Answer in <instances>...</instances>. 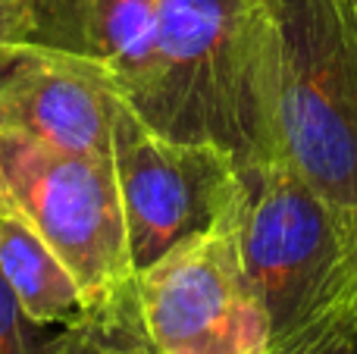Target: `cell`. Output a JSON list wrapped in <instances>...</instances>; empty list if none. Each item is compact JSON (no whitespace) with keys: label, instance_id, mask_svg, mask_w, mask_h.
Here are the masks:
<instances>
[{"label":"cell","instance_id":"cell-1","mask_svg":"<svg viewBox=\"0 0 357 354\" xmlns=\"http://www.w3.org/2000/svg\"><path fill=\"white\" fill-rule=\"evenodd\" d=\"M279 31L270 0H160L142 85L126 104L178 141L245 167L276 157Z\"/></svg>","mask_w":357,"mask_h":354},{"label":"cell","instance_id":"cell-15","mask_svg":"<svg viewBox=\"0 0 357 354\" xmlns=\"http://www.w3.org/2000/svg\"><path fill=\"white\" fill-rule=\"evenodd\" d=\"M354 307H357V295H354Z\"/></svg>","mask_w":357,"mask_h":354},{"label":"cell","instance_id":"cell-2","mask_svg":"<svg viewBox=\"0 0 357 354\" xmlns=\"http://www.w3.org/2000/svg\"><path fill=\"white\" fill-rule=\"evenodd\" d=\"M241 176L238 251L279 342L357 295V210L329 201L279 157L245 163Z\"/></svg>","mask_w":357,"mask_h":354},{"label":"cell","instance_id":"cell-13","mask_svg":"<svg viewBox=\"0 0 357 354\" xmlns=\"http://www.w3.org/2000/svg\"><path fill=\"white\" fill-rule=\"evenodd\" d=\"M31 38V0H0V50Z\"/></svg>","mask_w":357,"mask_h":354},{"label":"cell","instance_id":"cell-12","mask_svg":"<svg viewBox=\"0 0 357 354\" xmlns=\"http://www.w3.org/2000/svg\"><path fill=\"white\" fill-rule=\"evenodd\" d=\"M35 330L38 323L29 320V314L22 311V305L0 273V354H41L44 342Z\"/></svg>","mask_w":357,"mask_h":354},{"label":"cell","instance_id":"cell-4","mask_svg":"<svg viewBox=\"0 0 357 354\" xmlns=\"http://www.w3.org/2000/svg\"><path fill=\"white\" fill-rule=\"evenodd\" d=\"M0 210L22 217L75 276L85 311L135 282L110 157L69 154L0 129Z\"/></svg>","mask_w":357,"mask_h":354},{"label":"cell","instance_id":"cell-7","mask_svg":"<svg viewBox=\"0 0 357 354\" xmlns=\"http://www.w3.org/2000/svg\"><path fill=\"white\" fill-rule=\"evenodd\" d=\"M119 94L91 66L41 44L0 50V129L69 154H113Z\"/></svg>","mask_w":357,"mask_h":354},{"label":"cell","instance_id":"cell-11","mask_svg":"<svg viewBox=\"0 0 357 354\" xmlns=\"http://www.w3.org/2000/svg\"><path fill=\"white\" fill-rule=\"evenodd\" d=\"M270 354H357V307L354 298L304 330L273 342Z\"/></svg>","mask_w":357,"mask_h":354},{"label":"cell","instance_id":"cell-6","mask_svg":"<svg viewBox=\"0 0 357 354\" xmlns=\"http://www.w3.org/2000/svg\"><path fill=\"white\" fill-rule=\"evenodd\" d=\"M157 354H270L273 332L238 251V232L197 238L135 273Z\"/></svg>","mask_w":357,"mask_h":354},{"label":"cell","instance_id":"cell-10","mask_svg":"<svg viewBox=\"0 0 357 354\" xmlns=\"http://www.w3.org/2000/svg\"><path fill=\"white\" fill-rule=\"evenodd\" d=\"M41 354H157L138 314L135 282L100 307H91L54 339H44Z\"/></svg>","mask_w":357,"mask_h":354},{"label":"cell","instance_id":"cell-14","mask_svg":"<svg viewBox=\"0 0 357 354\" xmlns=\"http://www.w3.org/2000/svg\"><path fill=\"white\" fill-rule=\"evenodd\" d=\"M351 6H354V13H357V0H351Z\"/></svg>","mask_w":357,"mask_h":354},{"label":"cell","instance_id":"cell-5","mask_svg":"<svg viewBox=\"0 0 357 354\" xmlns=\"http://www.w3.org/2000/svg\"><path fill=\"white\" fill-rule=\"evenodd\" d=\"M110 160L135 273L182 245L238 229L245 176L241 163L216 144L163 135L119 100Z\"/></svg>","mask_w":357,"mask_h":354},{"label":"cell","instance_id":"cell-9","mask_svg":"<svg viewBox=\"0 0 357 354\" xmlns=\"http://www.w3.org/2000/svg\"><path fill=\"white\" fill-rule=\"evenodd\" d=\"M0 273L38 326H66L85 314V298L54 248L10 210H0Z\"/></svg>","mask_w":357,"mask_h":354},{"label":"cell","instance_id":"cell-8","mask_svg":"<svg viewBox=\"0 0 357 354\" xmlns=\"http://www.w3.org/2000/svg\"><path fill=\"white\" fill-rule=\"evenodd\" d=\"M160 0H31V38L91 66L123 100L148 69Z\"/></svg>","mask_w":357,"mask_h":354},{"label":"cell","instance_id":"cell-3","mask_svg":"<svg viewBox=\"0 0 357 354\" xmlns=\"http://www.w3.org/2000/svg\"><path fill=\"white\" fill-rule=\"evenodd\" d=\"M279 31L276 157L357 210V13L351 0H270Z\"/></svg>","mask_w":357,"mask_h":354}]
</instances>
